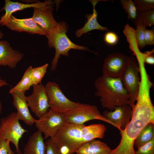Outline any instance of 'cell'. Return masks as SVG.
<instances>
[{
  "label": "cell",
  "instance_id": "obj_12",
  "mask_svg": "<svg viewBox=\"0 0 154 154\" xmlns=\"http://www.w3.org/2000/svg\"><path fill=\"white\" fill-rule=\"evenodd\" d=\"M0 25L6 26L11 30L19 32L44 35L46 34V32L33 21L32 17L20 19L12 15L8 20Z\"/></svg>",
  "mask_w": 154,
  "mask_h": 154
},
{
  "label": "cell",
  "instance_id": "obj_1",
  "mask_svg": "<svg viewBox=\"0 0 154 154\" xmlns=\"http://www.w3.org/2000/svg\"><path fill=\"white\" fill-rule=\"evenodd\" d=\"M150 92L146 89L139 90L136 103L132 109L131 119L125 128L120 131L121 138L119 144L109 154H135V140L147 124H154V107Z\"/></svg>",
  "mask_w": 154,
  "mask_h": 154
},
{
  "label": "cell",
  "instance_id": "obj_16",
  "mask_svg": "<svg viewBox=\"0 0 154 154\" xmlns=\"http://www.w3.org/2000/svg\"><path fill=\"white\" fill-rule=\"evenodd\" d=\"M25 92L16 91L10 94L13 98V104L16 109L18 117L27 125L32 126L35 119L31 114L26 100Z\"/></svg>",
  "mask_w": 154,
  "mask_h": 154
},
{
  "label": "cell",
  "instance_id": "obj_17",
  "mask_svg": "<svg viewBox=\"0 0 154 154\" xmlns=\"http://www.w3.org/2000/svg\"><path fill=\"white\" fill-rule=\"evenodd\" d=\"M55 3L54 1L51 0H46L44 2L38 1L35 3L27 4L14 2L10 0H5L4 6L1 10V11L4 10L5 13L1 18L0 25L8 20L12 13L16 11L31 7H45L48 5H52Z\"/></svg>",
  "mask_w": 154,
  "mask_h": 154
},
{
  "label": "cell",
  "instance_id": "obj_30",
  "mask_svg": "<svg viewBox=\"0 0 154 154\" xmlns=\"http://www.w3.org/2000/svg\"><path fill=\"white\" fill-rule=\"evenodd\" d=\"M104 40L107 44L110 45H113L117 42L118 37L115 33L113 32L108 31L105 34Z\"/></svg>",
  "mask_w": 154,
  "mask_h": 154
},
{
  "label": "cell",
  "instance_id": "obj_3",
  "mask_svg": "<svg viewBox=\"0 0 154 154\" xmlns=\"http://www.w3.org/2000/svg\"><path fill=\"white\" fill-rule=\"evenodd\" d=\"M68 28L66 22L62 21L59 23L57 27L47 33L45 35L48 39L49 47L54 48L55 50L50 68L52 71L56 70L60 55L68 56L69 52L71 49L88 50L92 52L87 47L76 44L71 41L66 35Z\"/></svg>",
  "mask_w": 154,
  "mask_h": 154
},
{
  "label": "cell",
  "instance_id": "obj_35",
  "mask_svg": "<svg viewBox=\"0 0 154 154\" xmlns=\"http://www.w3.org/2000/svg\"><path fill=\"white\" fill-rule=\"evenodd\" d=\"M9 84L4 80L2 79L0 76V87L2 86L8 85Z\"/></svg>",
  "mask_w": 154,
  "mask_h": 154
},
{
  "label": "cell",
  "instance_id": "obj_22",
  "mask_svg": "<svg viewBox=\"0 0 154 154\" xmlns=\"http://www.w3.org/2000/svg\"><path fill=\"white\" fill-rule=\"evenodd\" d=\"M154 139V124L149 123L141 130L135 140L134 147L137 149Z\"/></svg>",
  "mask_w": 154,
  "mask_h": 154
},
{
  "label": "cell",
  "instance_id": "obj_25",
  "mask_svg": "<svg viewBox=\"0 0 154 154\" xmlns=\"http://www.w3.org/2000/svg\"><path fill=\"white\" fill-rule=\"evenodd\" d=\"M48 66V64L47 63L40 66L33 68L30 77L33 86L41 82L43 77L47 72Z\"/></svg>",
  "mask_w": 154,
  "mask_h": 154
},
{
  "label": "cell",
  "instance_id": "obj_13",
  "mask_svg": "<svg viewBox=\"0 0 154 154\" xmlns=\"http://www.w3.org/2000/svg\"><path fill=\"white\" fill-rule=\"evenodd\" d=\"M52 7V5H49L43 7L33 8L32 18L46 33L52 30L59 24L53 17Z\"/></svg>",
  "mask_w": 154,
  "mask_h": 154
},
{
  "label": "cell",
  "instance_id": "obj_2",
  "mask_svg": "<svg viewBox=\"0 0 154 154\" xmlns=\"http://www.w3.org/2000/svg\"><path fill=\"white\" fill-rule=\"evenodd\" d=\"M94 86L95 95L100 98L103 108L112 110L116 107L129 104V97L120 78L100 76L95 80Z\"/></svg>",
  "mask_w": 154,
  "mask_h": 154
},
{
  "label": "cell",
  "instance_id": "obj_27",
  "mask_svg": "<svg viewBox=\"0 0 154 154\" xmlns=\"http://www.w3.org/2000/svg\"><path fill=\"white\" fill-rule=\"evenodd\" d=\"M135 31L136 41L139 49H142L146 45L144 40V34L146 28L140 24H137Z\"/></svg>",
  "mask_w": 154,
  "mask_h": 154
},
{
  "label": "cell",
  "instance_id": "obj_29",
  "mask_svg": "<svg viewBox=\"0 0 154 154\" xmlns=\"http://www.w3.org/2000/svg\"><path fill=\"white\" fill-rule=\"evenodd\" d=\"M137 149L135 154H154V139Z\"/></svg>",
  "mask_w": 154,
  "mask_h": 154
},
{
  "label": "cell",
  "instance_id": "obj_6",
  "mask_svg": "<svg viewBox=\"0 0 154 154\" xmlns=\"http://www.w3.org/2000/svg\"><path fill=\"white\" fill-rule=\"evenodd\" d=\"M17 112H12L0 121V139L9 140L14 145L16 152L21 154L19 143L23 134L28 131L19 122Z\"/></svg>",
  "mask_w": 154,
  "mask_h": 154
},
{
  "label": "cell",
  "instance_id": "obj_14",
  "mask_svg": "<svg viewBox=\"0 0 154 154\" xmlns=\"http://www.w3.org/2000/svg\"><path fill=\"white\" fill-rule=\"evenodd\" d=\"M132 114V107L127 104L116 107L112 110H105L102 115L107 119L119 125L120 131L125 128L131 119Z\"/></svg>",
  "mask_w": 154,
  "mask_h": 154
},
{
  "label": "cell",
  "instance_id": "obj_28",
  "mask_svg": "<svg viewBox=\"0 0 154 154\" xmlns=\"http://www.w3.org/2000/svg\"><path fill=\"white\" fill-rule=\"evenodd\" d=\"M137 11H143L154 9V0H135L133 1Z\"/></svg>",
  "mask_w": 154,
  "mask_h": 154
},
{
  "label": "cell",
  "instance_id": "obj_18",
  "mask_svg": "<svg viewBox=\"0 0 154 154\" xmlns=\"http://www.w3.org/2000/svg\"><path fill=\"white\" fill-rule=\"evenodd\" d=\"M92 4L93 8L92 14H88L85 17L87 21L84 26L81 28L77 30L75 32V35L77 38L81 37L83 34L94 30H99L103 31H108L107 27L101 26L98 22L97 17L98 13L96 9V6L100 1H107V0H91L89 1Z\"/></svg>",
  "mask_w": 154,
  "mask_h": 154
},
{
  "label": "cell",
  "instance_id": "obj_36",
  "mask_svg": "<svg viewBox=\"0 0 154 154\" xmlns=\"http://www.w3.org/2000/svg\"><path fill=\"white\" fill-rule=\"evenodd\" d=\"M4 36L3 33L0 30V39L2 38Z\"/></svg>",
  "mask_w": 154,
  "mask_h": 154
},
{
  "label": "cell",
  "instance_id": "obj_20",
  "mask_svg": "<svg viewBox=\"0 0 154 154\" xmlns=\"http://www.w3.org/2000/svg\"><path fill=\"white\" fill-rule=\"evenodd\" d=\"M110 148L105 143L94 139L81 145L76 152V154H109Z\"/></svg>",
  "mask_w": 154,
  "mask_h": 154
},
{
  "label": "cell",
  "instance_id": "obj_10",
  "mask_svg": "<svg viewBox=\"0 0 154 154\" xmlns=\"http://www.w3.org/2000/svg\"><path fill=\"white\" fill-rule=\"evenodd\" d=\"M33 86V92L26 96V100L31 111L39 118L49 109L48 99L45 86L41 82Z\"/></svg>",
  "mask_w": 154,
  "mask_h": 154
},
{
  "label": "cell",
  "instance_id": "obj_5",
  "mask_svg": "<svg viewBox=\"0 0 154 154\" xmlns=\"http://www.w3.org/2000/svg\"><path fill=\"white\" fill-rule=\"evenodd\" d=\"M64 113L67 122L81 125L92 120H99L111 124L120 130L119 125L104 117L95 105L78 102L76 107Z\"/></svg>",
  "mask_w": 154,
  "mask_h": 154
},
{
  "label": "cell",
  "instance_id": "obj_24",
  "mask_svg": "<svg viewBox=\"0 0 154 154\" xmlns=\"http://www.w3.org/2000/svg\"><path fill=\"white\" fill-rule=\"evenodd\" d=\"M136 25L140 24L146 28L154 25V9L146 11H137V15L134 20Z\"/></svg>",
  "mask_w": 154,
  "mask_h": 154
},
{
  "label": "cell",
  "instance_id": "obj_15",
  "mask_svg": "<svg viewBox=\"0 0 154 154\" xmlns=\"http://www.w3.org/2000/svg\"><path fill=\"white\" fill-rule=\"evenodd\" d=\"M23 56V54L13 49L7 41L0 40V66L15 68Z\"/></svg>",
  "mask_w": 154,
  "mask_h": 154
},
{
  "label": "cell",
  "instance_id": "obj_23",
  "mask_svg": "<svg viewBox=\"0 0 154 154\" xmlns=\"http://www.w3.org/2000/svg\"><path fill=\"white\" fill-rule=\"evenodd\" d=\"M32 68L33 67L30 66L27 69L21 80L10 90V94L16 91L25 92L33 86L30 77Z\"/></svg>",
  "mask_w": 154,
  "mask_h": 154
},
{
  "label": "cell",
  "instance_id": "obj_11",
  "mask_svg": "<svg viewBox=\"0 0 154 154\" xmlns=\"http://www.w3.org/2000/svg\"><path fill=\"white\" fill-rule=\"evenodd\" d=\"M129 57L120 52L109 54L104 59L102 76L112 78H120L126 67Z\"/></svg>",
  "mask_w": 154,
  "mask_h": 154
},
{
  "label": "cell",
  "instance_id": "obj_21",
  "mask_svg": "<svg viewBox=\"0 0 154 154\" xmlns=\"http://www.w3.org/2000/svg\"><path fill=\"white\" fill-rule=\"evenodd\" d=\"M106 129L104 125L100 123L84 125L81 130L83 143L97 138H103Z\"/></svg>",
  "mask_w": 154,
  "mask_h": 154
},
{
  "label": "cell",
  "instance_id": "obj_7",
  "mask_svg": "<svg viewBox=\"0 0 154 154\" xmlns=\"http://www.w3.org/2000/svg\"><path fill=\"white\" fill-rule=\"evenodd\" d=\"M120 78L129 97V104L133 109L136 102L140 82L138 64L133 57H129L128 63Z\"/></svg>",
  "mask_w": 154,
  "mask_h": 154
},
{
  "label": "cell",
  "instance_id": "obj_9",
  "mask_svg": "<svg viewBox=\"0 0 154 154\" xmlns=\"http://www.w3.org/2000/svg\"><path fill=\"white\" fill-rule=\"evenodd\" d=\"M45 86L50 109L64 113L77 105L78 102L72 101L68 99L55 82H48Z\"/></svg>",
  "mask_w": 154,
  "mask_h": 154
},
{
  "label": "cell",
  "instance_id": "obj_8",
  "mask_svg": "<svg viewBox=\"0 0 154 154\" xmlns=\"http://www.w3.org/2000/svg\"><path fill=\"white\" fill-rule=\"evenodd\" d=\"M66 122L64 113L49 109L38 119H35V123L46 139L54 137Z\"/></svg>",
  "mask_w": 154,
  "mask_h": 154
},
{
  "label": "cell",
  "instance_id": "obj_19",
  "mask_svg": "<svg viewBox=\"0 0 154 154\" xmlns=\"http://www.w3.org/2000/svg\"><path fill=\"white\" fill-rule=\"evenodd\" d=\"M46 148L42 133L39 130L30 136L23 148L24 154H46Z\"/></svg>",
  "mask_w": 154,
  "mask_h": 154
},
{
  "label": "cell",
  "instance_id": "obj_33",
  "mask_svg": "<svg viewBox=\"0 0 154 154\" xmlns=\"http://www.w3.org/2000/svg\"><path fill=\"white\" fill-rule=\"evenodd\" d=\"M45 143L46 148V154H60L50 138L48 139Z\"/></svg>",
  "mask_w": 154,
  "mask_h": 154
},
{
  "label": "cell",
  "instance_id": "obj_34",
  "mask_svg": "<svg viewBox=\"0 0 154 154\" xmlns=\"http://www.w3.org/2000/svg\"><path fill=\"white\" fill-rule=\"evenodd\" d=\"M154 50L151 51H147V54L145 57L144 62L147 64L153 65L154 64Z\"/></svg>",
  "mask_w": 154,
  "mask_h": 154
},
{
  "label": "cell",
  "instance_id": "obj_4",
  "mask_svg": "<svg viewBox=\"0 0 154 154\" xmlns=\"http://www.w3.org/2000/svg\"><path fill=\"white\" fill-rule=\"evenodd\" d=\"M84 124L66 122L57 134L50 138L60 154H74L83 143L81 130Z\"/></svg>",
  "mask_w": 154,
  "mask_h": 154
},
{
  "label": "cell",
  "instance_id": "obj_31",
  "mask_svg": "<svg viewBox=\"0 0 154 154\" xmlns=\"http://www.w3.org/2000/svg\"><path fill=\"white\" fill-rule=\"evenodd\" d=\"M10 142L9 140L0 139V154H14L11 149Z\"/></svg>",
  "mask_w": 154,
  "mask_h": 154
},
{
  "label": "cell",
  "instance_id": "obj_32",
  "mask_svg": "<svg viewBox=\"0 0 154 154\" xmlns=\"http://www.w3.org/2000/svg\"><path fill=\"white\" fill-rule=\"evenodd\" d=\"M144 40L145 45H153L154 44V28L151 30L146 29L144 34Z\"/></svg>",
  "mask_w": 154,
  "mask_h": 154
},
{
  "label": "cell",
  "instance_id": "obj_26",
  "mask_svg": "<svg viewBox=\"0 0 154 154\" xmlns=\"http://www.w3.org/2000/svg\"><path fill=\"white\" fill-rule=\"evenodd\" d=\"M120 3L125 13L128 14V19L134 20L136 17L137 10L133 1L131 0H121Z\"/></svg>",
  "mask_w": 154,
  "mask_h": 154
}]
</instances>
